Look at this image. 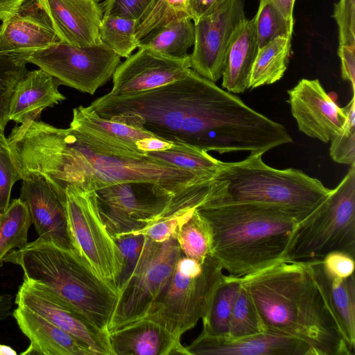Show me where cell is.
<instances>
[{
  "label": "cell",
  "mask_w": 355,
  "mask_h": 355,
  "mask_svg": "<svg viewBox=\"0 0 355 355\" xmlns=\"http://www.w3.org/2000/svg\"><path fill=\"white\" fill-rule=\"evenodd\" d=\"M89 107L103 118L206 152L263 155L285 144L288 138L283 125L192 69L178 81L134 94H107Z\"/></svg>",
  "instance_id": "6da1fadb"
},
{
  "label": "cell",
  "mask_w": 355,
  "mask_h": 355,
  "mask_svg": "<svg viewBox=\"0 0 355 355\" xmlns=\"http://www.w3.org/2000/svg\"><path fill=\"white\" fill-rule=\"evenodd\" d=\"M239 279L266 331L300 339L315 355H354L331 306L322 259L282 260Z\"/></svg>",
  "instance_id": "7a4b0ae2"
},
{
  "label": "cell",
  "mask_w": 355,
  "mask_h": 355,
  "mask_svg": "<svg viewBox=\"0 0 355 355\" xmlns=\"http://www.w3.org/2000/svg\"><path fill=\"white\" fill-rule=\"evenodd\" d=\"M211 235V255L228 276L242 278L284 260L300 221L280 207L212 198L197 207Z\"/></svg>",
  "instance_id": "3957f363"
},
{
  "label": "cell",
  "mask_w": 355,
  "mask_h": 355,
  "mask_svg": "<svg viewBox=\"0 0 355 355\" xmlns=\"http://www.w3.org/2000/svg\"><path fill=\"white\" fill-rule=\"evenodd\" d=\"M5 262L18 265L24 280L40 286L108 332L119 294L75 250L38 237L10 252Z\"/></svg>",
  "instance_id": "277c9868"
},
{
  "label": "cell",
  "mask_w": 355,
  "mask_h": 355,
  "mask_svg": "<svg viewBox=\"0 0 355 355\" xmlns=\"http://www.w3.org/2000/svg\"><path fill=\"white\" fill-rule=\"evenodd\" d=\"M262 154L225 162L215 178L223 181L215 198L229 202H258L284 209L300 221L313 212L331 190L318 179L295 168L277 169L267 165Z\"/></svg>",
  "instance_id": "5b68a950"
},
{
  "label": "cell",
  "mask_w": 355,
  "mask_h": 355,
  "mask_svg": "<svg viewBox=\"0 0 355 355\" xmlns=\"http://www.w3.org/2000/svg\"><path fill=\"white\" fill-rule=\"evenodd\" d=\"M334 252L355 257V164L326 200L296 225L284 260L322 259Z\"/></svg>",
  "instance_id": "8992f818"
},
{
  "label": "cell",
  "mask_w": 355,
  "mask_h": 355,
  "mask_svg": "<svg viewBox=\"0 0 355 355\" xmlns=\"http://www.w3.org/2000/svg\"><path fill=\"white\" fill-rule=\"evenodd\" d=\"M217 260L202 262L180 254L166 284L143 318L153 320L181 338L205 315L225 275Z\"/></svg>",
  "instance_id": "52a82bcc"
},
{
  "label": "cell",
  "mask_w": 355,
  "mask_h": 355,
  "mask_svg": "<svg viewBox=\"0 0 355 355\" xmlns=\"http://www.w3.org/2000/svg\"><path fill=\"white\" fill-rule=\"evenodd\" d=\"M65 193L68 226L74 250L118 293L116 284L123 259L101 218L95 192L68 184Z\"/></svg>",
  "instance_id": "ba28073f"
},
{
  "label": "cell",
  "mask_w": 355,
  "mask_h": 355,
  "mask_svg": "<svg viewBox=\"0 0 355 355\" xmlns=\"http://www.w3.org/2000/svg\"><path fill=\"white\" fill-rule=\"evenodd\" d=\"M27 60L60 85L91 95L112 77L121 62V57L103 43L79 47L62 42L31 52Z\"/></svg>",
  "instance_id": "9c48e42d"
},
{
  "label": "cell",
  "mask_w": 355,
  "mask_h": 355,
  "mask_svg": "<svg viewBox=\"0 0 355 355\" xmlns=\"http://www.w3.org/2000/svg\"><path fill=\"white\" fill-rule=\"evenodd\" d=\"M94 192L101 218L112 236L144 229L165 213L176 194L151 182H122Z\"/></svg>",
  "instance_id": "30bf717a"
},
{
  "label": "cell",
  "mask_w": 355,
  "mask_h": 355,
  "mask_svg": "<svg viewBox=\"0 0 355 355\" xmlns=\"http://www.w3.org/2000/svg\"><path fill=\"white\" fill-rule=\"evenodd\" d=\"M181 254L175 236L156 242L148 261L119 293L108 332L145 316L171 275Z\"/></svg>",
  "instance_id": "8fae6325"
},
{
  "label": "cell",
  "mask_w": 355,
  "mask_h": 355,
  "mask_svg": "<svg viewBox=\"0 0 355 355\" xmlns=\"http://www.w3.org/2000/svg\"><path fill=\"white\" fill-rule=\"evenodd\" d=\"M245 19L243 0H227L194 23L195 41L191 68L216 83L223 75L232 37Z\"/></svg>",
  "instance_id": "7c38bea8"
},
{
  "label": "cell",
  "mask_w": 355,
  "mask_h": 355,
  "mask_svg": "<svg viewBox=\"0 0 355 355\" xmlns=\"http://www.w3.org/2000/svg\"><path fill=\"white\" fill-rule=\"evenodd\" d=\"M15 302L84 343L95 355H113L108 332L98 328L83 314L35 283L24 279Z\"/></svg>",
  "instance_id": "4fadbf2b"
},
{
  "label": "cell",
  "mask_w": 355,
  "mask_h": 355,
  "mask_svg": "<svg viewBox=\"0 0 355 355\" xmlns=\"http://www.w3.org/2000/svg\"><path fill=\"white\" fill-rule=\"evenodd\" d=\"M191 69L189 55L175 57L141 48L117 67L108 94L120 96L155 89L184 78Z\"/></svg>",
  "instance_id": "5bb4252c"
},
{
  "label": "cell",
  "mask_w": 355,
  "mask_h": 355,
  "mask_svg": "<svg viewBox=\"0 0 355 355\" xmlns=\"http://www.w3.org/2000/svg\"><path fill=\"white\" fill-rule=\"evenodd\" d=\"M288 94L300 132L324 143L342 133L347 121L345 109L335 103L319 80L302 78Z\"/></svg>",
  "instance_id": "9a60e30c"
},
{
  "label": "cell",
  "mask_w": 355,
  "mask_h": 355,
  "mask_svg": "<svg viewBox=\"0 0 355 355\" xmlns=\"http://www.w3.org/2000/svg\"><path fill=\"white\" fill-rule=\"evenodd\" d=\"M21 180L19 198L28 207L38 237L74 250L68 226L66 193L40 175H28Z\"/></svg>",
  "instance_id": "2e32d148"
},
{
  "label": "cell",
  "mask_w": 355,
  "mask_h": 355,
  "mask_svg": "<svg viewBox=\"0 0 355 355\" xmlns=\"http://www.w3.org/2000/svg\"><path fill=\"white\" fill-rule=\"evenodd\" d=\"M186 349L189 355H315L305 342L270 331L237 338L201 332Z\"/></svg>",
  "instance_id": "e0dca14e"
},
{
  "label": "cell",
  "mask_w": 355,
  "mask_h": 355,
  "mask_svg": "<svg viewBox=\"0 0 355 355\" xmlns=\"http://www.w3.org/2000/svg\"><path fill=\"white\" fill-rule=\"evenodd\" d=\"M70 128L93 148L105 153L131 156L146 155L137 148V141L156 137L148 131L112 119L103 118L89 106L80 105L73 110Z\"/></svg>",
  "instance_id": "ac0fdd59"
},
{
  "label": "cell",
  "mask_w": 355,
  "mask_h": 355,
  "mask_svg": "<svg viewBox=\"0 0 355 355\" xmlns=\"http://www.w3.org/2000/svg\"><path fill=\"white\" fill-rule=\"evenodd\" d=\"M61 42L79 47L101 43L103 8L96 0H37Z\"/></svg>",
  "instance_id": "d6986e66"
},
{
  "label": "cell",
  "mask_w": 355,
  "mask_h": 355,
  "mask_svg": "<svg viewBox=\"0 0 355 355\" xmlns=\"http://www.w3.org/2000/svg\"><path fill=\"white\" fill-rule=\"evenodd\" d=\"M2 21L0 52H33L61 42L37 0H26Z\"/></svg>",
  "instance_id": "ffe728a7"
},
{
  "label": "cell",
  "mask_w": 355,
  "mask_h": 355,
  "mask_svg": "<svg viewBox=\"0 0 355 355\" xmlns=\"http://www.w3.org/2000/svg\"><path fill=\"white\" fill-rule=\"evenodd\" d=\"M180 339L147 318L109 332L113 355H189Z\"/></svg>",
  "instance_id": "44dd1931"
},
{
  "label": "cell",
  "mask_w": 355,
  "mask_h": 355,
  "mask_svg": "<svg viewBox=\"0 0 355 355\" xmlns=\"http://www.w3.org/2000/svg\"><path fill=\"white\" fill-rule=\"evenodd\" d=\"M12 315L30 340L28 347L21 354L95 355L84 343L29 309L17 306Z\"/></svg>",
  "instance_id": "7402d4cb"
},
{
  "label": "cell",
  "mask_w": 355,
  "mask_h": 355,
  "mask_svg": "<svg viewBox=\"0 0 355 355\" xmlns=\"http://www.w3.org/2000/svg\"><path fill=\"white\" fill-rule=\"evenodd\" d=\"M58 82L41 69L27 71L16 85L8 113V120L22 123L37 120L42 112L66 97L58 90Z\"/></svg>",
  "instance_id": "603a6c76"
},
{
  "label": "cell",
  "mask_w": 355,
  "mask_h": 355,
  "mask_svg": "<svg viewBox=\"0 0 355 355\" xmlns=\"http://www.w3.org/2000/svg\"><path fill=\"white\" fill-rule=\"evenodd\" d=\"M259 50L254 17L245 19L230 40L222 75V86L232 93L248 89L253 63Z\"/></svg>",
  "instance_id": "cb8c5ba5"
},
{
  "label": "cell",
  "mask_w": 355,
  "mask_h": 355,
  "mask_svg": "<svg viewBox=\"0 0 355 355\" xmlns=\"http://www.w3.org/2000/svg\"><path fill=\"white\" fill-rule=\"evenodd\" d=\"M291 53V37H278L259 48L253 63L248 89L279 80L287 69Z\"/></svg>",
  "instance_id": "d4e9b609"
},
{
  "label": "cell",
  "mask_w": 355,
  "mask_h": 355,
  "mask_svg": "<svg viewBox=\"0 0 355 355\" xmlns=\"http://www.w3.org/2000/svg\"><path fill=\"white\" fill-rule=\"evenodd\" d=\"M324 275L333 312L347 345L354 353L355 347L354 274L344 279H336L330 276L324 268Z\"/></svg>",
  "instance_id": "484cf974"
},
{
  "label": "cell",
  "mask_w": 355,
  "mask_h": 355,
  "mask_svg": "<svg viewBox=\"0 0 355 355\" xmlns=\"http://www.w3.org/2000/svg\"><path fill=\"white\" fill-rule=\"evenodd\" d=\"M191 21L185 18L152 31L138 42L137 48H147L175 57L187 56L195 41V26Z\"/></svg>",
  "instance_id": "4316f807"
},
{
  "label": "cell",
  "mask_w": 355,
  "mask_h": 355,
  "mask_svg": "<svg viewBox=\"0 0 355 355\" xmlns=\"http://www.w3.org/2000/svg\"><path fill=\"white\" fill-rule=\"evenodd\" d=\"M31 224L28 207L19 198L10 202L0 215V267L10 252L28 243Z\"/></svg>",
  "instance_id": "83f0119b"
},
{
  "label": "cell",
  "mask_w": 355,
  "mask_h": 355,
  "mask_svg": "<svg viewBox=\"0 0 355 355\" xmlns=\"http://www.w3.org/2000/svg\"><path fill=\"white\" fill-rule=\"evenodd\" d=\"M146 154L206 178H215L225 164L205 150L180 144H173L168 149Z\"/></svg>",
  "instance_id": "f1b7e54d"
},
{
  "label": "cell",
  "mask_w": 355,
  "mask_h": 355,
  "mask_svg": "<svg viewBox=\"0 0 355 355\" xmlns=\"http://www.w3.org/2000/svg\"><path fill=\"white\" fill-rule=\"evenodd\" d=\"M240 285L239 278L225 276L202 318V332L217 336H227L230 316Z\"/></svg>",
  "instance_id": "f546056e"
},
{
  "label": "cell",
  "mask_w": 355,
  "mask_h": 355,
  "mask_svg": "<svg viewBox=\"0 0 355 355\" xmlns=\"http://www.w3.org/2000/svg\"><path fill=\"white\" fill-rule=\"evenodd\" d=\"M123 259L116 284L118 293L150 259L156 242L141 233L128 232L112 236Z\"/></svg>",
  "instance_id": "4dcf8cb0"
},
{
  "label": "cell",
  "mask_w": 355,
  "mask_h": 355,
  "mask_svg": "<svg viewBox=\"0 0 355 355\" xmlns=\"http://www.w3.org/2000/svg\"><path fill=\"white\" fill-rule=\"evenodd\" d=\"M175 238L185 257L202 262L211 255V235L209 227L194 209L178 225Z\"/></svg>",
  "instance_id": "1f68e13d"
},
{
  "label": "cell",
  "mask_w": 355,
  "mask_h": 355,
  "mask_svg": "<svg viewBox=\"0 0 355 355\" xmlns=\"http://www.w3.org/2000/svg\"><path fill=\"white\" fill-rule=\"evenodd\" d=\"M29 51L0 52V135H4L15 88L27 73Z\"/></svg>",
  "instance_id": "d6a6232c"
},
{
  "label": "cell",
  "mask_w": 355,
  "mask_h": 355,
  "mask_svg": "<svg viewBox=\"0 0 355 355\" xmlns=\"http://www.w3.org/2000/svg\"><path fill=\"white\" fill-rule=\"evenodd\" d=\"M138 21L103 15L99 28V39L121 58H128L138 47L135 33Z\"/></svg>",
  "instance_id": "836d02e7"
},
{
  "label": "cell",
  "mask_w": 355,
  "mask_h": 355,
  "mask_svg": "<svg viewBox=\"0 0 355 355\" xmlns=\"http://www.w3.org/2000/svg\"><path fill=\"white\" fill-rule=\"evenodd\" d=\"M264 331L266 328L256 306L241 283L231 311L226 336L237 338Z\"/></svg>",
  "instance_id": "e575fe53"
},
{
  "label": "cell",
  "mask_w": 355,
  "mask_h": 355,
  "mask_svg": "<svg viewBox=\"0 0 355 355\" xmlns=\"http://www.w3.org/2000/svg\"><path fill=\"white\" fill-rule=\"evenodd\" d=\"M254 17L259 49L278 37H292L294 21L284 18L270 0H259Z\"/></svg>",
  "instance_id": "d590c367"
},
{
  "label": "cell",
  "mask_w": 355,
  "mask_h": 355,
  "mask_svg": "<svg viewBox=\"0 0 355 355\" xmlns=\"http://www.w3.org/2000/svg\"><path fill=\"white\" fill-rule=\"evenodd\" d=\"M185 18L191 19L189 0H157L148 14L138 24L136 39L139 42L150 31Z\"/></svg>",
  "instance_id": "8d00e7d4"
},
{
  "label": "cell",
  "mask_w": 355,
  "mask_h": 355,
  "mask_svg": "<svg viewBox=\"0 0 355 355\" xmlns=\"http://www.w3.org/2000/svg\"><path fill=\"white\" fill-rule=\"evenodd\" d=\"M355 101L354 94L345 107L347 114L345 127L342 133L330 141L329 155L337 163L352 165L355 164Z\"/></svg>",
  "instance_id": "74e56055"
},
{
  "label": "cell",
  "mask_w": 355,
  "mask_h": 355,
  "mask_svg": "<svg viewBox=\"0 0 355 355\" xmlns=\"http://www.w3.org/2000/svg\"><path fill=\"white\" fill-rule=\"evenodd\" d=\"M21 177L13 161L5 135H0V215L9 206L14 184Z\"/></svg>",
  "instance_id": "f35d334b"
},
{
  "label": "cell",
  "mask_w": 355,
  "mask_h": 355,
  "mask_svg": "<svg viewBox=\"0 0 355 355\" xmlns=\"http://www.w3.org/2000/svg\"><path fill=\"white\" fill-rule=\"evenodd\" d=\"M157 0H105L103 15L135 19L139 24L146 17Z\"/></svg>",
  "instance_id": "ab89813d"
},
{
  "label": "cell",
  "mask_w": 355,
  "mask_h": 355,
  "mask_svg": "<svg viewBox=\"0 0 355 355\" xmlns=\"http://www.w3.org/2000/svg\"><path fill=\"white\" fill-rule=\"evenodd\" d=\"M332 17L338 26L339 45L355 44V0L335 3Z\"/></svg>",
  "instance_id": "60d3db41"
},
{
  "label": "cell",
  "mask_w": 355,
  "mask_h": 355,
  "mask_svg": "<svg viewBox=\"0 0 355 355\" xmlns=\"http://www.w3.org/2000/svg\"><path fill=\"white\" fill-rule=\"evenodd\" d=\"M322 261L326 271L334 278L344 279L354 273V258L346 253L331 252Z\"/></svg>",
  "instance_id": "b9f144b4"
},
{
  "label": "cell",
  "mask_w": 355,
  "mask_h": 355,
  "mask_svg": "<svg viewBox=\"0 0 355 355\" xmlns=\"http://www.w3.org/2000/svg\"><path fill=\"white\" fill-rule=\"evenodd\" d=\"M338 55L341 62V77L349 81L352 93L355 87V44L339 45Z\"/></svg>",
  "instance_id": "7bdbcfd3"
},
{
  "label": "cell",
  "mask_w": 355,
  "mask_h": 355,
  "mask_svg": "<svg viewBox=\"0 0 355 355\" xmlns=\"http://www.w3.org/2000/svg\"><path fill=\"white\" fill-rule=\"evenodd\" d=\"M227 0H189L191 19L196 22L211 13Z\"/></svg>",
  "instance_id": "ee69618b"
},
{
  "label": "cell",
  "mask_w": 355,
  "mask_h": 355,
  "mask_svg": "<svg viewBox=\"0 0 355 355\" xmlns=\"http://www.w3.org/2000/svg\"><path fill=\"white\" fill-rule=\"evenodd\" d=\"M135 144L140 151L146 153L168 149L173 144L156 137H150L137 141Z\"/></svg>",
  "instance_id": "f6af8a7d"
},
{
  "label": "cell",
  "mask_w": 355,
  "mask_h": 355,
  "mask_svg": "<svg viewBox=\"0 0 355 355\" xmlns=\"http://www.w3.org/2000/svg\"><path fill=\"white\" fill-rule=\"evenodd\" d=\"M26 0H0V20L15 14Z\"/></svg>",
  "instance_id": "bcb514c9"
},
{
  "label": "cell",
  "mask_w": 355,
  "mask_h": 355,
  "mask_svg": "<svg viewBox=\"0 0 355 355\" xmlns=\"http://www.w3.org/2000/svg\"><path fill=\"white\" fill-rule=\"evenodd\" d=\"M284 18L293 20V7L295 0H270Z\"/></svg>",
  "instance_id": "7dc6e473"
},
{
  "label": "cell",
  "mask_w": 355,
  "mask_h": 355,
  "mask_svg": "<svg viewBox=\"0 0 355 355\" xmlns=\"http://www.w3.org/2000/svg\"><path fill=\"white\" fill-rule=\"evenodd\" d=\"M17 352L10 347L0 344V355H16Z\"/></svg>",
  "instance_id": "c3c4849f"
},
{
  "label": "cell",
  "mask_w": 355,
  "mask_h": 355,
  "mask_svg": "<svg viewBox=\"0 0 355 355\" xmlns=\"http://www.w3.org/2000/svg\"><path fill=\"white\" fill-rule=\"evenodd\" d=\"M1 301H2V297L0 296V304H1Z\"/></svg>",
  "instance_id": "681fc988"
}]
</instances>
